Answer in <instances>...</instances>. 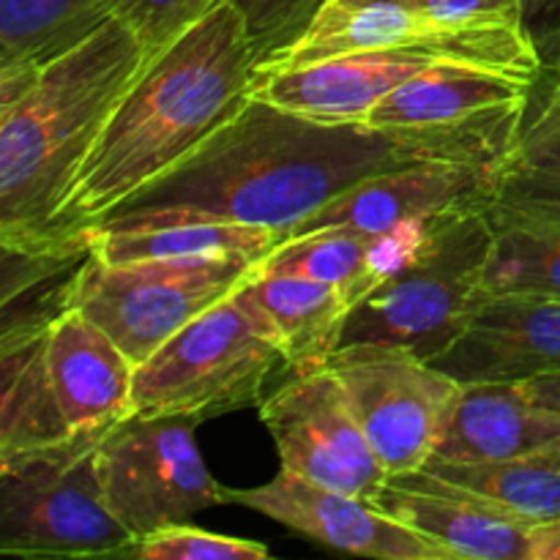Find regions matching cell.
<instances>
[{"mask_svg":"<svg viewBox=\"0 0 560 560\" xmlns=\"http://www.w3.org/2000/svg\"><path fill=\"white\" fill-rule=\"evenodd\" d=\"M424 162H474L435 137L370 124H326L252 96L197 151L91 222L137 233L224 222L290 233L370 175Z\"/></svg>","mask_w":560,"mask_h":560,"instance_id":"1","label":"cell"},{"mask_svg":"<svg viewBox=\"0 0 560 560\" xmlns=\"http://www.w3.org/2000/svg\"><path fill=\"white\" fill-rule=\"evenodd\" d=\"M257 55L230 0L153 55L88 153L63 211L66 238L184 162L252 98Z\"/></svg>","mask_w":560,"mask_h":560,"instance_id":"2","label":"cell"},{"mask_svg":"<svg viewBox=\"0 0 560 560\" xmlns=\"http://www.w3.org/2000/svg\"><path fill=\"white\" fill-rule=\"evenodd\" d=\"M148 52L109 16L85 42L42 63L36 82L0 109V246L20 255L91 246L66 238L63 211L88 153L102 137Z\"/></svg>","mask_w":560,"mask_h":560,"instance_id":"3","label":"cell"},{"mask_svg":"<svg viewBox=\"0 0 560 560\" xmlns=\"http://www.w3.org/2000/svg\"><path fill=\"white\" fill-rule=\"evenodd\" d=\"M490 249L487 206L438 217L419 249L353 306L339 348L386 345L435 361L463 334L485 293Z\"/></svg>","mask_w":560,"mask_h":560,"instance_id":"4","label":"cell"},{"mask_svg":"<svg viewBox=\"0 0 560 560\" xmlns=\"http://www.w3.org/2000/svg\"><path fill=\"white\" fill-rule=\"evenodd\" d=\"M279 366L288 361L277 326L241 284L137 366L131 413L217 419L260 405Z\"/></svg>","mask_w":560,"mask_h":560,"instance_id":"5","label":"cell"},{"mask_svg":"<svg viewBox=\"0 0 560 560\" xmlns=\"http://www.w3.org/2000/svg\"><path fill=\"white\" fill-rule=\"evenodd\" d=\"M109 430L71 432L49 446L0 457L3 556L126 558L135 536L109 509L98 470Z\"/></svg>","mask_w":560,"mask_h":560,"instance_id":"6","label":"cell"},{"mask_svg":"<svg viewBox=\"0 0 560 560\" xmlns=\"http://www.w3.org/2000/svg\"><path fill=\"white\" fill-rule=\"evenodd\" d=\"M260 262L246 255L104 262L91 252L71 277L66 310L91 317L140 366L180 328L235 293Z\"/></svg>","mask_w":560,"mask_h":560,"instance_id":"7","label":"cell"},{"mask_svg":"<svg viewBox=\"0 0 560 560\" xmlns=\"http://www.w3.org/2000/svg\"><path fill=\"white\" fill-rule=\"evenodd\" d=\"M370 49H427L452 63L539 80L541 60L525 31L459 33L421 0H323L306 31L255 69V77Z\"/></svg>","mask_w":560,"mask_h":560,"instance_id":"8","label":"cell"},{"mask_svg":"<svg viewBox=\"0 0 560 560\" xmlns=\"http://www.w3.org/2000/svg\"><path fill=\"white\" fill-rule=\"evenodd\" d=\"M197 424L189 416L131 413L104 435V495L135 541L224 503V487L197 448Z\"/></svg>","mask_w":560,"mask_h":560,"instance_id":"9","label":"cell"},{"mask_svg":"<svg viewBox=\"0 0 560 560\" xmlns=\"http://www.w3.org/2000/svg\"><path fill=\"white\" fill-rule=\"evenodd\" d=\"M328 370L342 383L388 479L430 463L463 383L432 361L386 345L337 348Z\"/></svg>","mask_w":560,"mask_h":560,"instance_id":"10","label":"cell"},{"mask_svg":"<svg viewBox=\"0 0 560 560\" xmlns=\"http://www.w3.org/2000/svg\"><path fill=\"white\" fill-rule=\"evenodd\" d=\"M536 80L465 63H438L402 82L364 124L435 137L487 164L520 145Z\"/></svg>","mask_w":560,"mask_h":560,"instance_id":"11","label":"cell"},{"mask_svg":"<svg viewBox=\"0 0 560 560\" xmlns=\"http://www.w3.org/2000/svg\"><path fill=\"white\" fill-rule=\"evenodd\" d=\"M260 419L271 432L282 468L364 501H375L386 487L388 470L328 366L293 375L262 397Z\"/></svg>","mask_w":560,"mask_h":560,"instance_id":"12","label":"cell"},{"mask_svg":"<svg viewBox=\"0 0 560 560\" xmlns=\"http://www.w3.org/2000/svg\"><path fill=\"white\" fill-rule=\"evenodd\" d=\"M222 492L224 503L260 512L328 550L375 560H452L443 547L388 517L372 501L323 487L290 468L260 487H224Z\"/></svg>","mask_w":560,"mask_h":560,"instance_id":"13","label":"cell"},{"mask_svg":"<svg viewBox=\"0 0 560 560\" xmlns=\"http://www.w3.org/2000/svg\"><path fill=\"white\" fill-rule=\"evenodd\" d=\"M432 364L459 383H525L560 372V299L481 293L463 334Z\"/></svg>","mask_w":560,"mask_h":560,"instance_id":"14","label":"cell"},{"mask_svg":"<svg viewBox=\"0 0 560 560\" xmlns=\"http://www.w3.org/2000/svg\"><path fill=\"white\" fill-rule=\"evenodd\" d=\"M495 170L498 164L424 162L370 175L295 224L284 241L328 228L377 233L413 219H438L459 208L487 206Z\"/></svg>","mask_w":560,"mask_h":560,"instance_id":"15","label":"cell"},{"mask_svg":"<svg viewBox=\"0 0 560 560\" xmlns=\"http://www.w3.org/2000/svg\"><path fill=\"white\" fill-rule=\"evenodd\" d=\"M438 63L452 60L427 49H370L337 55L299 69L255 77L252 96L326 124H364L372 107L388 93Z\"/></svg>","mask_w":560,"mask_h":560,"instance_id":"16","label":"cell"},{"mask_svg":"<svg viewBox=\"0 0 560 560\" xmlns=\"http://www.w3.org/2000/svg\"><path fill=\"white\" fill-rule=\"evenodd\" d=\"M372 503L443 547L452 560H530V528L424 468L392 476Z\"/></svg>","mask_w":560,"mask_h":560,"instance_id":"17","label":"cell"},{"mask_svg":"<svg viewBox=\"0 0 560 560\" xmlns=\"http://www.w3.org/2000/svg\"><path fill=\"white\" fill-rule=\"evenodd\" d=\"M47 366L71 432L109 430L131 416L135 361L82 312L63 310L52 320Z\"/></svg>","mask_w":560,"mask_h":560,"instance_id":"18","label":"cell"},{"mask_svg":"<svg viewBox=\"0 0 560 560\" xmlns=\"http://www.w3.org/2000/svg\"><path fill=\"white\" fill-rule=\"evenodd\" d=\"M560 413L536 402L523 383H463L432 459L498 463L558 452Z\"/></svg>","mask_w":560,"mask_h":560,"instance_id":"19","label":"cell"},{"mask_svg":"<svg viewBox=\"0 0 560 560\" xmlns=\"http://www.w3.org/2000/svg\"><path fill=\"white\" fill-rule=\"evenodd\" d=\"M432 222L435 219H413L377 233L328 228L295 235L260 262V271L299 273L334 284L355 306L419 249Z\"/></svg>","mask_w":560,"mask_h":560,"instance_id":"20","label":"cell"},{"mask_svg":"<svg viewBox=\"0 0 560 560\" xmlns=\"http://www.w3.org/2000/svg\"><path fill=\"white\" fill-rule=\"evenodd\" d=\"M52 320L5 323L0 331V457L71 435L47 366Z\"/></svg>","mask_w":560,"mask_h":560,"instance_id":"21","label":"cell"},{"mask_svg":"<svg viewBox=\"0 0 560 560\" xmlns=\"http://www.w3.org/2000/svg\"><path fill=\"white\" fill-rule=\"evenodd\" d=\"M244 288L277 326L290 375L328 366L353 312L342 290L299 273H266L260 268L246 279Z\"/></svg>","mask_w":560,"mask_h":560,"instance_id":"22","label":"cell"},{"mask_svg":"<svg viewBox=\"0 0 560 560\" xmlns=\"http://www.w3.org/2000/svg\"><path fill=\"white\" fill-rule=\"evenodd\" d=\"M424 470L476 492L525 528L560 517V448L498 463L430 459Z\"/></svg>","mask_w":560,"mask_h":560,"instance_id":"23","label":"cell"},{"mask_svg":"<svg viewBox=\"0 0 560 560\" xmlns=\"http://www.w3.org/2000/svg\"><path fill=\"white\" fill-rule=\"evenodd\" d=\"M120 0H0V66L47 63L115 16Z\"/></svg>","mask_w":560,"mask_h":560,"instance_id":"24","label":"cell"},{"mask_svg":"<svg viewBox=\"0 0 560 560\" xmlns=\"http://www.w3.org/2000/svg\"><path fill=\"white\" fill-rule=\"evenodd\" d=\"M492 249L485 293H530L560 299V219L525 217L487 206Z\"/></svg>","mask_w":560,"mask_h":560,"instance_id":"25","label":"cell"},{"mask_svg":"<svg viewBox=\"0 0 560 560\" xmlns=\"http://www.w3.org/2000/svg\"><path fill=\"white\" fill-rule=\"evenodd\" d=\"M279 244H282V235L277 230L255 228V224L195 222L137 230V233H98L93 235L91 252L104 262L217 255H246L266 260Z\"/></svg>","mask_w":560,"mask_h":560,"instance_id":"26","label":"cell"},{"mask_svg":"<svg viewBox=\"0 0 560 560\" xmlns=\"http://www.w3.org/2000/svg\"><path fill=\"white\" fill-rule=\"evenodd\" d=\"M490 208L560 219V129L525 140L498 164Z\"/></svg>","mask_w":560,"mask_h":560,"instance_id":"27","label":"cell"},{"mask_svg":"<svg viewBox=\"0 0 560 560\" xmlns=\"http://www.w3.org/2000/svg\"><path fill=\"white\" fill-rule=\"evenodd\" d=\"M131 560H266L271 550L260 541L235 539L178 523L137 539L126 550Z\"/></svg>","mask_w":560,"mask_h":560,"instance_id":"28","label":"cell"},{"mask_svg":"<svg viewBox=\"0 0 560 560\" xmlns=\"http://www.w3.org/2000/svg\"><path fill=\"white\" fill-rule=\"evenodd\" d=\"M230 3L244 16L260 66L288 49L306 31L323 0H230Z\"/></svg>","mask_w":560,"mask_h":560,"instance_id":"29","label":"cell"},{"mask_svg":"<svg viewBox=\"0 0 560 560\" xmlns=\"http://www.w3.org/2000/svg\"><path fill=\"white\" fill-rule=\"evenodd\" d=\"M224 0H120L115 14L137 33L148 58L211 14Z\"/></svg>","mask_w":560,"mask_h":560,"instance_id":"30","label":"cell"},{"mask_svg":"<svg viewBox=\"0 0 560 560\" xmlns=\"http://www.w3.org/2000/svg\"><path fill=\"white\" fill-rule=\"evenodd\" d=\"M523 31L534 44L541 69L560 63V0H523Z\"/></svg>","mask_w":560,"mask_h":560,"instance_id":"31","label":"cell"},{"mask_svg":"<svg viewBox=\"0 0 560 560\" xmlns=\"http://www.w3.org/2000/svg\"><path fill=\"white\" fill-rule=\"evenodd\" d=\"M550 88H547L545 98H541V104L536 107V113L528 115V120H525V131L520 142L536 140V137H545L550 135V131L560 129V63L556 69H550Z\"/></svg>","mask_w":560,"mask_h":560,"instance_id":"32","label":"cell"},{"mask_svg":"<svg viewBox=\"0 0 560 560\" xmlns=\"http://www.w3.org/2000/svg\"><path fill=\"white\" fill-rule=\"evenodd\" d=\"M530 560H560V517L528 530Z\"/></svg>","mask_w":560,"mask_h":560,"instance_id":"33","label":"cell"},{"mask_svg":"<svg viewBox=\"0 0 560 560\" xmlns=\"http://www.w3.org/2000/svg\"><path fill=\"white\" fill-rule=\"evenodd\" d=\"M525 392L545 408L560 413V372H550V375H539L534 381L523 383Z\"/></svg>","mask_w":560,"mask_h":560,"instance_id":"34","label":"cell"}]
</instances>
